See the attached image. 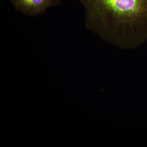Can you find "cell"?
Masks as SVG:
<instances>
[{"mask_svg":"<svg viewBox=\"0 0 147 147\" xmlns=\"http://www.w3.org/2000/svg\"><path fill=\"white\" fill-rule=\"evenodd\" d=\"M86 26L107 42L136 48L147 41V0H80Z\"/></svg>","mask_w":147,"mask_h":147,"instance_id":"6da1fadb","label":"cell"},{"mask_svg":"<svg viewBox=\"0 0 147 147\" xmlns=\"http://www.w3.org/2000/svg\"><path fill=\"white\" fill-rule=\"evenodd\" d=\"M13 8L25 16L35 17L47 9L61 5V0H9Z\"/></svg>","mask_w":147,"mask_h":147,"instance_id":"7a4b0ae2","label":"cell"}]
</instances>
